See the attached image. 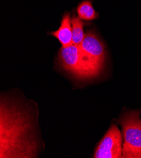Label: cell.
I'll return each mask as SVG.
<instances>
[{"label":"cell","mask_w":141,"mask_h":158,"mask_svg":"<svg viewBox=\"0 0 141 158\" xmlns=\"http://www.w3.org/2000/svg\"><path fill=\"white\" fill-rule=\"evenodd\" d=\"M15 105L1 102L0 157H34L36 142L30 139L32 125L29 116Z\"/></svg>","instance_id":"obj_1"},{"label":"cell","mask_w":141,"mask_h":158,"mask_svg":"<svg viewBox=\"0 0 141 158\" xmlns=\"http://www.w3.org/2000/svg\"><path fill=\"white\" fill-rule=\"evenodd\" d=\"M140 112L125 113L119 120L124 142L123 158H141V120Z\"/></svg>","instance_id":"obj_2"},{"label":"cell","mask_w":141,"mask_h":158,"mask_svg":"<svg viewBox=\"0 0 141 158\" xmlns=\"http://www.w3.org/2000/svg\"><path fill=\"white\" fill-rule=\"evenodd\" d=\"M80 56L84 64L98 75L101 72L106 58V50L103 42L96 33L89 30L79 45Z\"/></svg>","instance_id":"obj_3"},{"label":"cell","mask_w":141,"mask_h":158,"mask_svg":"<svg viewBox=\"0 0 141 158\" xmlns=\"http://www.w3.org/2000/svg\"><path fill=\"white\" fill-rule=\"evenodd\" d=\"M58 61L63 69L79 80H91L99 76L84 64L81 58L79 46L73 44L67 47H61Z\"/></svg>","instance_id":"obj_4"},{"label":"cell","mask_w":141,"mask_h":158,"mask_svg":"<svg viewBox=\"0 0 141 158\" xmlns=\"http://www.w3.org/2000/svg\"><path fill=\"white\" fill-rule=\"evenodd\" d=\"M122 153V136L117 126L113 124L100 141L94 157L120 158Z\"/></svg>","instance_id":"obj_5"},{"label":"cell","mask_w":141,"mask_h":158,"mask_svg":"<svg viewBox=\"0 0 141 158\" xmlns=\"http://www.w3.org/2000/svg\"><path fill=\"white\" fill-rule=\"evenodd\" d=\"M51 34L61 43L62 47H67L72 44V28L70 13H65L61 22L59 28L52 31Z\"/></svg>","instance_id":"obj_6"},{"label":"cell","mask_w":141,"mask_h":158,"mask_svg":"<svg viewBox=\"0 0 141 158\" xmlns=\"http://www.w3.org/2000/svg\"><path fill=\"white\" fill-rule=\"evenodd\" d=\"M77 12L81 20L92 21L98 17V15L94 9L90 0H84L77 7Z\"/></svg>","instance_id":"obj_7"},{"label":"cell","mask_w":141,"mask_h":158,"mask_svg":"<svg viewBox=\"0 0 141 158\" xmlns=\"http://www.w3.org/2000/svg\"><path fill=\"white\" fill-rule=\"evenodd\" d=\"M72 44L79 46L83 41L85 34L84 32V22L79 17L73 15L72 18Z\"/></svg>","instance_id":"obj_8"}]
</instances>
